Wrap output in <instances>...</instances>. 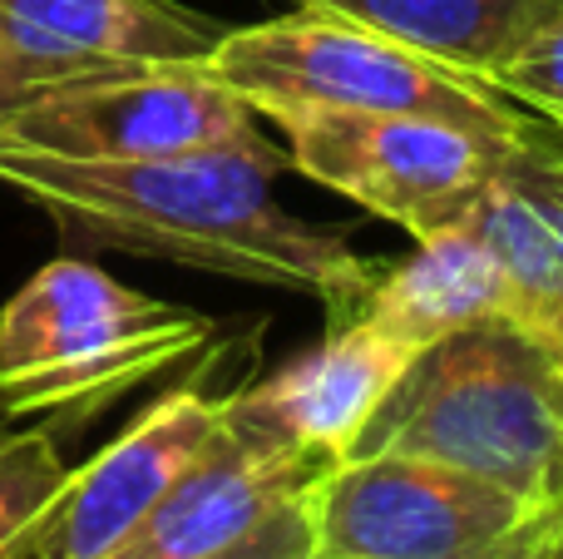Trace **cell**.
Masks as SVG:
<instances>
[{
	"mask_svg": "<svg viewBox=\"0 0 563 559\" xmlns=\"http://www.w3.org/2000/svg\"><path fill=\"white\" fill-rule=\"evenodd\" d=\"M223 406L228 396L203 386H174L158 396L119 441L69 471L30 559H104L213 446L223 431Z\"/></svg>",
	"mask_w": 563,
	"mask_h": 559,
	"instance_id": "cell-8",
	"label": "cell"
},
{
	"mask_svg": "<svg viewBox=\"0 0 563 559\" xmlns=\"http://www.w3.org/2000/svg\"><path fill=\"white\" fill-rule=\"evenodd\" d=\"M515 129L435 114H297L282 134L297 174L420 243L470 223Z\"/></svg>",
	"mask_w": 563,
	"mask_h": 559,
	"instance_id": "cell-5",
	"label": "cell"
},
{
	"mask_svg": "<svg viewBox=\"0 0 563 559\" xmlns=\"http://www.w3.org/2000/svg\"><path fill=\"white\" fill-rule=\"evenodd\" d=\"M416 357L366 322L327 327V337L282 372L228 396V416L263 441L341 461Z\"/></svg>",
	"mask_w": 563,
	"mask_h": 559,
	"instance_id": "cell-10",
	"label": "cell"
},
{
	"mask_svg": "<svg viewBox=\"0 0 563 559\" xmlns=\"http://www.w3.org/2000/svg\"><path fill=\"white\" fill-rule=\"evenodd\" d=\"M208 337L213 317L139 293L89 257H55L0 307V421L85 426L194 362Z\"/></svg>",
	"mask_w": 563,
	"mask_h": 559,
	"instance_id": "cell-3",
	"label": "cell"
},
{
	"mask_svg": "<svg viewBox=\"0 0 563 559\" xmlns=\"http://www.w3.org/2000/svg\"><path fill=\"white\" fill-rule=\"evenodd\" d=\"M489 85L529 114L563 124V0H544L534 10V20L509 45Z\"/></svg>",
	"mask_w": 563,
	"mask_h": 559,
	"instance_id": "cell-16",
	"label": "cell"
},
{
	"mask_svg": "<svg viewBox=\"0 0 563 559\" xmlns=\"http://www.w3.org/2000/svg\"><path fill=\"white\" fill-rule=\"evenodd\" d=\"M470 223L509 277V322L563 366V124L525 109Z\"/></svg>",
	"mask_w": 563,
	"mask_h": 559,
	"instance_id": "cell-11",
	"label": "cell"
},
{
	"mask_svg": "<svg viewBox=\"0 0 563 559\" xmlns=\"http://www.w3.org/2000/svg\"><path fill=\"white\" fill-rule=\"evenodd\" d=\"M317 6L361 15L426 50L430 59H445L475 79H495L499 59L525 35L544 0H317Z\"/></svg>",
	"mask_w": 563,
	"mask_h": 559,
	"instance_id": "cell-14",
	"label": "cell"
},
{
	"mask_svg": "<svg viewBox=\"0 0 563 559\" xmlns=\"http://www.w3.org/2000/svg\"><path fill=\"white\" fill-rule=\"evenodd\" d=\"M69 485V465L49 426H0V559H30L40 525Z\"/></svg>",
	"mask_w": 563,
	"mask_h": 559,
	"instance_id": "cell-15",
	"label": "cell"
},
{
	"mask_svg": "<svg viewBox=\"0 0 563 559\" xmlns=\"http://www.w3.org/2000/svg\"><path fill=\"white\" fill-rule=\"evenodd\" d=\"M69 79H85V75H79V69L45 65V59H30V55H20L15 45L0 40V124H5L10 114H20L30 99L49 95V89L69 85Z\"/></svg>",
	"mask_w": 563,
	"mask_h": 559,
	"instance_id": "cell-18",
	"label": "cell"
},
{
	"mask_svg": "<svg viewBox=\"0 0 563 559\" xmlns=\"http://www.w3.org/2000/svg\"><path fill=\"white\" fill-rule=\"evenodd\" d=\"M287 164L267 134L174 158H55L0 139V184L69 243L301 293L327 307L331 327H346L376 263L351 253L346 228L307 223L277 204L273 184Z\"/></svg>",
	"mask_w": 563,
	"mask_h": 559,
	"instance_id": "cell-1",
	"label": "cell"
},
{
	"mask_svg": "<svg viewBox=\"0 0 563 559\" xmlns=\"http://www.w3.org/2000/svg\"><path fill=\"white\" fill-rule=\"evenodd\" d=\"M327 465V456L243 431L223 406L213 446L104 559H213L297 501Z\"/></svg>",
	"mask_w": 563,
	"mask_h": 559,
	"instance_id": "cell-9",
	"label": "cell"
},
{
	"mask_svg": "<svg viewBox=\"0 0 563 559\" xmlns=\"http://www.w3.org/2000/svg\"><path fill=\"white\" fill-rule=\"evenodd\" d=\"M317 485V481H311ZM311 485L287 501L282 511H273L253 535H243L238 545H228L213 559H311L317 550V525H311Z\"/></svg>",
	"mask_w": 563,
	"mask_h": 559,
	"instance_id": "cell-17",
	"label": "cell"
},
{
	"mask_svg": "<svg viewBox=\"0 0 563 559\" xmlns=\"http://www.w3.org/2000/svg\"><path fill=\"white\" fill-rule=\"evenodd\" d=\"M426 456L519 501H563V366L539 337L489 317L426 347L341 461Z\"/></svg>",
	"mask_w": 563,
	"mask_h": 559,
	"instance_id": "cell-2",
	"label": "cell"
},
{
	"mask_svg": "<svg viewBox=\"0 0 563 559\" xmlns=\"http://www.w3.org/2000/svg\"><path fill=\"white\" fill-rule=\"evenodd\" d=\"M223 35V20L184 0H0L5 45L79 75L124 65H203Z\"/></svg>",
	"mask_w": 563,
	"mask_h": 559,
	"instance_id": "cell-12",
	"label": "cell"
},
{
	"mask_svg": "<svg viewBox=\"0 0 563 559\" xmlns=\"http://www.w3.org/2000/svg\"><path fill=\"white\" fill-rule=\"evenodd\" d=\"M539 505L426 456L331 461L311 485L317 550L356 559H505Z\"/></svg>",
	"mask_w": 563,
	"mask_h": 559,
	"instance_id": "cell-6",
	"label": "cell"
},
{
	"mask_svg": "<svg viewBox=\"0 0 563 559\" xmlns=\"http://www.w3.org/2000/svg\"><path fill=\"white\" fill-rule=\"evenodd\" d=\"M505 559H563V501L549 505Z\"/></svg>",
	"mask_w": 563,
	"mask_h": 559,
	"instance_id": "cell-19",
	"label": "cell"
},
{
	"mask_svg": "<svg viewBox=\"0 0 563 559\" xmlns=\"http://www.w3.org/2000/svg\"><path fill=\"white\" fill-rule=\"evenodd\" d=\"M489 317H509L505 263L475 223H460L435 238H420L416 253L400 263L376 267L366 303L351 322H366L410 352H426Z\"/></svg>",
	"mask_w": 563,
	"mask_h": 559,
	"instance_id": "cell-13",
	"label": "cell"
},
{
	"mask_svg": "<svg viewBox=\"0 0 563 559\" xmlns=\"http://www.w3.org/2000/svg\"><path fill=\"white\" fill-rule=\"evenodd\" d=\"M311 559H356V555H327V550H311Z\"/></svg>",
	"mask_w": 563,
	"mask_h": 559,
	"instance_id": "cell-20",
	"label": "cell"
},
{
	"mask_svg": "<svg viewBox=\"0 0 563 559\" xmlns=\"http://www.w3.org/2000/svg\"><path fill=\"white\" fill-rule=\"evenodd\" d=\"M257 134V114L208 65L99 69L0 124V139L55 158H174Z\"/></svg>",
	"mask_w": 563,
	"mask_h": 559,
	"instance_id": "cell-7",
	"label": "cell"
},
{
	"mask_svg": "<svg viewBox=\"0 0 563 559\" xmlns=\"http://www.w3.org/2000/svg\"><path fill=\"white\" fill-rule=\"evenodd\" d=\"M203 65L273 124L297 114H435L515 129L525 119L489 79L430 59L390 30L317 0H291V10L263 25H228Z\"/></svg>",
	"mask_w": 563,
	"mask_h": 559,
	"instance_id": "cell-4",
	"label": "cell"
}]
</instances>
